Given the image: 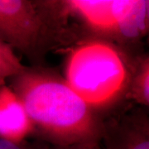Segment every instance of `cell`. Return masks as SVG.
I'll use <instances>...</instances> for the list:
<instances>
[{"instance_id": "cell-1", "label": "cell", "mask_w": 149, "mask_h": 149, "mask_svg": "<svg viewBox=\"0 0 149 149\" xmlns=\"http://www.w3.org/2000/svg\"><path fill=\"white\" fill-rule=\"evenodd\" d=\"M11 89L21 100L37 140L51 146L100 142L103 119L52 70L26 67L11 78Z\"/></svg>"}, {"instance_id": "cell-2", "label": "cell", "mask_w": 149, "mask_h": 149, "mask_svg": "<svg viewBox=\"0 0 149 149\" xmlns=\"http://www.w3.org/2000/svg\"><path fill=\"white\" fill-rule=\"evenodd\" d=\"M135 57L99 38H84L70 50L64 79L93 111L111 110L127 98Z\"/></svg>"}, {"instance_id": "cell-3", "label": "cell", "mask_w": 149, "mask_h": 149, "mask_svg": "<svg viewBox=\"0 0 149 149\" xmlns=\"http://www.w3.org/2000/svg\"><path fill=\"white\" fill-rule=\"evenodd\" d=\"M56 34L61 24L78 23L87 38H99L125 48L148 32V0L39 1Z\"/></svg>"}, {"instance_id": "cell-4", "label": "cell", "mask_w": 149, "mask_h": 149, "mask_svg": "<svg viewBox=\"0 0 149 149\" xmlns=\"http://www.w3.org/2000/svg\"><path fill=\"white\" fill-rule=\"evenodd\" d=\"M53 36L38 1L0 0V40L34 57Z\"/></svg>"}, {"instance_id": "cell-5", "label": "cell", "mask_w": 149, "mask_h": 149, "mask_svg": "<svg viewBox=\"0 0 149 149\" xmlns=\"http://www.w3.org/2000/svg\"><path fill=\"white\" fill-rule=\"evenodd\" d=\"M102 149H149V118L145 108L103 120Z\"/></svg>"}, {"instance_id": "cell-6", "label": "cell", "mask_w": 149, "mask_h": 149, "mask_svg": "<svg viewBox=\"0 0 149 149\" xmlns=\"http://www.w3.org/2000/svg\"><path fill=\"white\" fill-rule=\"evenodd\" d=\"M33 133V124L21 100L10 86L0 85V139L18 143Z\"/></svg>"}, {"instance_id": "cell-7", "label": "cell", "mask_w": 149, "mask_h": 149, "mask_svg": "<svg viewBox=\"0 0 149 149\" xmlns=\"http://www.w3.org/2000/svg\"><path fill=\"white\" fill-rule=\"evenodd\" d=\"M139 106L149 105V57L148 54L135 56L127 98Z\"/></svg>"}, {"instance_id": "cell-8", "label": "cell", "mask_w": 149, "mask_h": 149, "mask_svg": "<svg viewBox=\"0 0 149 149\" xmlns=\"http://www.w3.org/2000/svg\"><path fill=\"white\" fill-rule=\"evenodd\" d=\"M25 68L13 49L0 40V85L7 79H11Z\"/></svg>"}, {"instance_id": "cell-9", "label": "cell", "mask_w": 149, "mask_h": 149, "mask_svg": "<svg viewBox=\"0 0 149 149\" xmlns=\"http://www.w3.org/2000/svg\"><path fill=\"white\" fill-rule=\"evenodd\" d=\"M51 145L39 140L33 142L26 140L17 143L0 139V149H51Z\"/></svg>"}, {"instance_id": "cell-10", "label": "cell", "mask_w": 149, "mask_h": 149, "mask_svg": "<svg viewBox=\"0 0 149 149\" xmlns=\"http://www.w3.org/2000/svg\"><path fill=\"white\" fill-rule=\"evenodd\" d=\"M51 149H102L100 142L84 143L74 144L69 146H52Z\"/></svg>"}]
</instances>
